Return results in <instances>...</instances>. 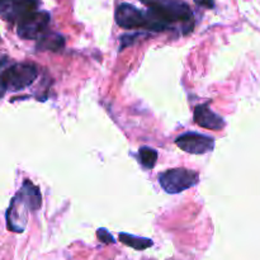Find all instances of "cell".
<instances>
[{"label":"cell","instance_id":"obj_1","mask_svg":"<svg viewBox=\"0 0 260 260\" xmlns=\"http://www.w3.org/2000/svg\"><path fill=\"white\" fill-rule=\"evenodd\" d=\"M141 3L147 7L150 30H165L178 22L184 23L192 29V10L182 0H141Z\"/></svg>","mask_w":260,"mask_h":260},{"label":"cell","instance_id":"obj_2","mask_svg":"<svg viewBox=\"0 0 260 260\" xmlns=\"http://www.w3.org/2000/svg\"><path fill=\"white\" fill-rule=\"evenodd\" d=\"M38 75L35 63H15L0 74V96L7 90H22L32 85Z\"/></svg>","mask_w":260,"mask_h":260},{"label":"cell","instance_id":"obj_3","mask_svg":"<svg viewBox=\"0 0 260 260\" xmlns=\"http://www.w3.org/2000/svg\"><path fill=\"white\" fill-rule=\"evenodd\" d=\"M198 180H200L198 173L189 169H184V168L169 169L159 175L160 185L165 192L170 193V194H177V193L194 187Z\"/></svg>","mask_w":260,"mask_h":260},{"label":"cell","instance_id":"obj_4","mask_svg":"<svg viewBox=\"0 0 260 260\" xmlns=\"http://www.w3.org/2000/svg\"><path fill=\"white\" fill-rule=\"evenodd\" d=\"M50 23V14L47 12L33 10L17 23L18 36L24 40H36L45 33Z\"/></svg>","mask_w":260,"mask_h":260},{"label":"cell","instance_id":"obj_5","mask_svg":"<svg viewBox=\"0 0 260 260\" xmlns=\"http://www.w3.org/2000/svg\"><path fill=\"white\" fill-rule=\"evenodd\" d=\"M116 22L119 27L126 29H137V28L150 29V18L147 13L127 3L119 4L117 8Z\"/></svg>","mask_w":260,"mask_h":260},{"label":"cell","instance_id":"obj_6","mask_svg":"<svg viewBox=\"0 0 260 260\" xmlns=\"http://www.w3.org/2000/svg\"><path fill=\"white\" fill-rule=\"evenodd\" d=\"M175 145L180 150L193 155H203L212 151L215 146V140L206 135L187 132L175 139Z\"/></svg>","mask_w":260,"mask_h":260},{"label":"cell","instance_id":"obj_7","mask_svg":"<svg viewBox=\"0 0 260 260\" xmlns=\"http://www.w3.org/2000/svg\"><path fill=\"white\" fill-rule=\"evenodd\" d=\"M37 0H0V17L7 22L18 23L37 9Z\"/></svg>","mask_w":260,"mask_h":260},{"label":"cell","instance_id":"obj_8","mask_svg":"<svg viewBox=\"0 0 260 260\" xmlns=\"http://www.w3.org/2000/svg\"><path fill=\"white\" fill-rule=\"evenodd\" d=\"M194 122L198 126L213 131H221L225 126V122L218 114H216L212 109H210L208 104H201L194 109Z\"/></svg>","mask_w":260,"mask_h":260},{"label":"cell","instance_id":"obj_9","mask_svg":"<svg viewBox=\"0 0 260 260\" xmlns=\"http://www.w3.org/2000/svg\"><path fill=\"white\" fill-rule=\"evenodd\" d=\"M65 45V40L57 33H45L41 36L40 42L37 43V48L48 51H60Z\"/></svg>","mask_w":260,"mask_h":260},{"label":"cell","instance_id":"obj_10","mask_svg":"<svg viewBox=\"0 0 260 260\" xmlns=\"http://www.w3.org/2000/svg\"><path fill=\"white\" fill-rule=\"evenodd\" d=\"M119 241L124 245L129 246V248L135 249V250H145V249L152 246V240L145 238H139V236L129 235V234H119Z\"/></svg>","mask_w":260,"mask_h":260},{"label":"cell","instance_id":"obj_11","mask_svg":"<svg viewBox=\"0 0 260 260\" xmlns=\"http://www.w3.org/2000/svg\"><path fill=\"white\" fill-rule=\"evenodd\" d=\"M139 157L142 167L146 169H152L157 161V151L152 147L144 146L139 150Z\"/></svg>","mask_w":260,"mask_h":260},{"label":"cell","instance_id":"obj_12","mask_svg":"<svg viewBox=\"0 0 260 260\" xmlns=\"http://www.w3.org/2000/svg\"><path fill=\"white\" fill-rule=\"evenodd\" d=\"M96 236H98L99 241H102L103 244H114L116 240H114L113 236L106 230V229H99L96 230Z\"/></svg>","mask_w":260,"mask_h":260}]
</instances>
